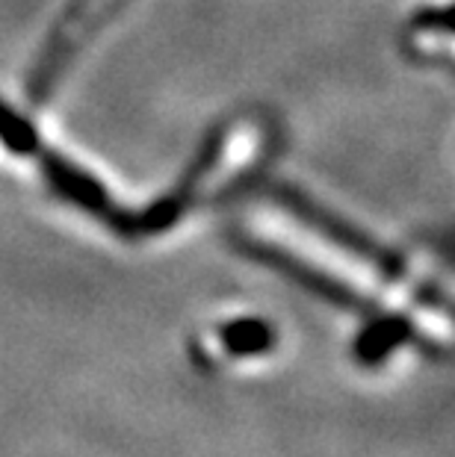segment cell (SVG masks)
<instances>
[{
    "label": "cell",
    "mask_w": 455,
    "mask_h": 457,
    "mask_svg": "<svg viewBox=\"0 0 455 457\" xmlns=\"http://www.w3.org/2000/svg\"><path fill=\"white\" fill-rule=\"evenodd\" d=\"M414 337V322L405 313H384L370 319L361 330H358L352 343V357L355 363L367 369L384 363L396 348L405 345Z\"/></svg>",
    "instance_id": "cell-1"
},
{
    "label": "cell",
    "mask_w": 455,
    "mask_h": 457,
    "mask_svg": "<svg viewBox=\"0 0 455 457\" xmlns=\"http://www.w3.org/2000/svg\"><path fill=\"white\" fill-rule=\"evenodd\" d=\"M222 348L231 357H260L275 348V330L266 319L257 316H240L231 319L228 325L219 328Z\"/></svg>",
    "instance_id": "cell-2"
},
{
    "label": "cell",
    "mask_w": 455,
    "mask_h": 457,
    "mask_svg": "<svg viewBox=\"0 0 455 457\" xmlns=\"http://www.w3.org/2000/svg\"><path fill=\"white\" fill-rule=\"evenodd\" d=\"M409 51L417 60L432 62H450L452 56V30L447 21V12H432V18H423L411 27L409 36Z\"/></svg>",
    "instance_id": "cell-3"
}]
</instances>
